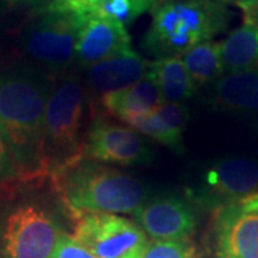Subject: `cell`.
Segmentation results:
<instances>
[{
    "label": "cell",
    "instance_id": "10",
    "mask_svg": "<svg viewBox=\"0 0 258 258\" xmlns=\"http://www.w3.org/2000/svg\"><path fill=\"white\" fill-rule=\"evenodd\" d=\"M218 258H258V191L214 211Z\"/></svg>",
    "mask_w": 258,
    "mask_h": 258
},
{
    "label": "cell",
    "instance_id": "12",
    "mask_svg": "<svg viewBox=\"0 0 258 258\" xmlns=\"http://www.w3.org/2000/svg\"><path fill=\"white\" fill-rule=\"evenodd\" d=\"M129 49H132L131 36L123 25L96 15L81 18L75 63L86 68Z\"/></svg>",
    "mask_w": 258,
    "mask_h": 258
},
{
    "label": "cell",
    "instance_id": "7",
    "mask_svg": "<svg viewBox=\"0 0 258 258\" xmlns=\"http://www.w3.org/2000/svg\"><path fill=\"white\" fill-rule=\"evenodd\" d=\"M74 237L96 258H144L148 237L123 215L86 214L74 222Z\"/></svg>",
    "mask_w": 258,
    "mask_h": 258
},
{
    "label": "cell",
    "instance_id": "11",
    "mask_svg": "<svg viewBox=\"0 0 258 258\" xmlns=\"http://www.w3.org/2000/svg\"><path fill=\"white\" fill-rule=\"evenodd\" d=\"M132 217L154 241L189 240L198 224L192 201L176 195L149 198Z\"/></svg>",
    "mask_w": 258,
    "mask_h": 258
},
{
    "label": "cell",
    "instance_id": "6",
    "mask_svg": "<svg viewBox=\"0 0 258 258\" xmlns=\"http://www.w3.org/2000/svg\"><path fill=\"white\" fill-rule=\"evenodd\" d=\"M81 18L49 10L35 9L22 25L18 47L23 62L37 68L50 78H59L71 71Z\"/></svg>",
    "mask_w": 258,
    "mask_h": 258
},
{
    "label": "cell",
    "instance_id": "19",
    "mask_svg": "<svg viewBox=\"0 0 258 258\" xmlns=\"http://www.w3.org/2000/svg\"><path fill=\"white\" fill-rule=\"evenodd\" d=\"M125 125L135 129L142 137L154 139L161 145L169 148L175 152H181L184 148L182 145L184 135H179L174 129L169 128L165 120L158 115L157 111L148 112V113L138 115L135 118H131L125 122Z\"/></svg>",
    "mask_w": 258,
    "mask_h": 258
},
{
    "label": "cell",
    "instance_id": "18",
    "mask_svg": "<svg viewBox=\"0 0 258 258\" xmlns=\"http://www.w3.org/2000/svg\"><path fill=\"white\" fill-rule=\"evenodd\" d=\"M179 57L182 59L197 89L208 83L217 82L225 75L220 42L208 40L200 43Z\"/></svg>",
    "mask_w": 258,
    "mask_h": 258
},
{
    "label": "cell",
    "instance_id": "24",
    "mask_svg": "<svg viewBox=\"0 0 258 258\" xmlns=\"http://www.w3.org/2000/svg\"><path fill=\"white\" fill-rule=\"evenodd\" d=\"M103 0H52L46 8L52 12L72 15L76 18H85L93 13L96 6Z\"/></svg>",
    "mask_w": 258,
    "mask_h": 258
},
{
    "label": "cell",
    "instance_id": "22",
    "mask_svg": "<svg viewBox=\"0 0 258 258\" xmlns=\"http://www.w3.org/2000/svg\"><path fill=\"white\" fill-rule=\"evenodd\" d=\"M144 258H198V251L191 240L151 241Z\"/></svg>",
    "mask_w": 258,
    "mask_h": 258
},
{
    "label": "cell",
    "instance_id": "14",
    "mask_svg": "<svg viewBox=\"0 0 258 258\" xmlns=\"http://www.w3.org/2000/svg\"><path fill=\"white\" fill-rule=\"evenodd\" d=\"M162 103L164 102L157 83L147 75L144 79L129 88L102 95L99 98V105L91 102V106L125 123L131 118L155 111Z\"/></svg>",
    "mask_w": 258,
    "mask_h": 258
},
{
    "label": "cell",
    "instance_id": "3",
    "mask_svg": "<svg viewBox=\"0 0 258 258\" xmlns=\"http://www.w3.org/2000/svg\"><path fill=\"white\" fill-rule=\"evenodd\" d=\"M45 184L22 182L0 189V258H52L63 232L57 220L62 207L39 192Z\"/></svg>",
    "mask_w": 258,
    "mask_h": 258
},
{
    "label": "cell",
    "instance_id": "26",
    "mask_svg": "<svg viewBox=\"0 0 258 258\" xmlns=\"http://www.w3.org/2000/svg\"><path fill=\"white\" fill-rule=\"evenodd\" d=\"M215 2L221 3L224 6H228V5L237 6V8H240V9L244 12V10H247L248 8H251L257 0H215Z\"/></svg>",
    "mask_w": 258,
    "mask_h": 258
},
{
    "label": "cell",
    "instance_id": "21",
    "mask_svg": "<svg viewBox=\"0 0 258 258\" xmlns=\"http://www.w3.org/2000/svg\"><path fill=\"white\" fill-rule=\"evenodd\" d=\"M23 182V172L20 169L15 151L9 139L0 128V189Z\"/></svg>",
    "mask_w": 258,
    "mask_h": 258
},
{
    "label": "cell",
    "instance_id": "13",
    "mask_svg": "<svg viewBox=\"0 0 258 258\" xmlns=\"http://www.w3.org/2000/svg\"><path fill=\"white\" fill-rule=\"evenodd\" d=\"M148 60L134 49L85 68L88 95H102L129 88L147 76Z\"/></svg>",
    "mask_w": 258,
    "mask_h": 258
},
{
    "label": "cell",
    "instance_id": "15",
    "mask_svg": "<svg viewBox=\"0 0 258 258\" xmlns=\"http://www.w3.org/2000/svg\"><path fill=\"white\" fill-rule=\"evenodd\" d=\"M214 105L234 112L258 111V68L225 74L214 82Z\"/></svg>",
    "mask_w": 258,
    "mask_h": 258
},
{
    "label": "cell",
    "instance_id": "5",
    "mask_svg": "<svg viewBox=\"0 0 258 258\" xmlns=\"http://www.w3.org/2000/svg\"><path fill=\"white\" fill-rule=\"evenodd\" d=\"M91 101L83 79L69 71L56 78L43 119L42 155L47 178L82 159ZM91 118V116H89Z\"/></svg>",
    "mask_w": 258,
    "mask_h": 258
},
{
    "label": "cell",
    "instance_id": "4",
    "mask_svg": "<svg viewBox=\"0 0 258 258\" xmlns=\"http://www.w3.org/2000/svg\"><path fill=\"white\" fill-rule=\"evenodd\" d=\"M142 47L155 59L179 57L224 32L231 20L227 6L215 0H158Z\"/></svg>",
    "mask_w": 258,
    "mask_h": 258
},
{
    "label": "cell",
    "instance_id": "27",
    "mask_svg": "<svg viewBox=\"0 0 258 258\" xmlns=\"http://www.w3.org/2000/svg\"><path fill=\"white\" fill-rule=\"evenodd\" d=\"M244 22H251L258 28V0L247 10H244Z\"/></svg>",
    "mask_w": 258,
    "mask_h": 258
},
{
    "label": "cell",
    "instance_id": "23",
    "mask_svg": "<svg viewBox=\"0 0 258 258\" xmlns=\"http://www.w3.org/2000/svg\"><path fill=\"white\" fill-rule=\"evenodd\" d=\"M155 111L169 128L174 129L179 135H184L185 128L189 122V109L185 103H162Z\"/></svg>",
    "mask_w": 258,
    "mask_h": 258
},
{
    "label": "cell",
    "instance_id": "1",
    "mask_svg": "<svg viewBox=\"0 0 258 258\" xmlns=\"http://www.w3.org/2000/svg\"><path fill=\"white\" fill-rule=\"evenodd\" d=\"M55 79L26 62L0 71V128L15 151L23 182H46L42 134Z\"/></svg>",
    "mask_w": 258,
    "mask_h": 258
},
{
    "label": "cell",
    "instance_id": "28",
    "mask_svg": "<svg viewBox=\"0 0 258 258\" xmlns=\"http://www.w3.org/2000/svg\"><path fill=\"white\" fill-rule=\"evenodd\" d=\"M13 2H18L20 5H26V6L35 8V9H40V8L49 5L52 0H13Z\"/></svg>",
    "mask_w": 258,
    "mask_h": 258
},
{
    "label": "cell",
    "instance_id": "29",
    "mask_svg": "<svg viewBox=\"0 0 258 258\" xmlns=\"http://www.w3.org/2000/svg\"><path fill=\"white\" fill-rule=\"evenodd\" d=\"M138 2L142 5V6H144V8H145V9L151 10V8L157 3L158 0H138Z\"/></svg>",
    "mask_w": 258,
    "mask_h": 258
},
{
    "label": "cell",
    "instance_id": "2",
    "mask_svg": "<svg viewBox=\"0 0 258 258\" xmlns=\"http://www.w3.org/2000/svg\"><path fill=\"white\" fill-rule=\"evenodd\" d=\"M47 185L72 221L86 214H131L147 203L145 185L115 166L79 159L47 178Z\"/></svg>",
    "mask_w": 258,
    "mask_h": 258
},
{
    "label": "cell",
    "instance_id": "20",
    "mask_svg": "<svg viewBox=\"0 0 258 258\" xmlns=\"http://www.w3.org/2000/svg\"><path fill=\"white\" fill-rule=\"evenodd\" d=\"M145 12L147 9L138 0H103L91 15L111 19L126 28Z\"/></svg>",
    "mask_w": 258,
    "mask_h": 258
},
{
    "label": "cell",
    "instance_id": "17",
    "mask_svg": "<svg viewBox=\"0 0 258 258\" xmlns=\"http://www.w3.org/2000/svg\"><path fill=\"white\" fill-rule=\"evenodd\" d=\"M221 45V57L225 74H237L258 68V28L244 22L234 29Z\"/></svg>",
    "mask_w": 258,
    "mask_h": 258
},
{
    "label": "cell",
    "instance_id": "8",
    "mask_svg": "<svg viewBox=\"0 0 258 258\" xmlns=\"http://www.w3.org/2000/svg\"><path fill=\"white\" fill-rule=\"evenodd\" d=\"M144 138L134 128L91 106L82 158L106 165H147L152 162L154 152Z\"/></svg>",
    "mask_w": 258,
    "mask_h": 258
},
{
    "label": "cell",
    "instance_id": "9",
    "mask_svg": "<svg viewBox=\"0 0 258 258\" xmlns=\"http://www.w3.org/2000/svg\"><path fill=\"white\" fill-rule=\"evenodd\" d=\"M257 191V162L248 158L228 157L205 171L200 185L189 192V200L214 212Z\"/></svg>",
    "mask_w": 258,
    "mask_h": 258
},
{
    "label": "cell",
    "instance_id": "25",
    "mask_svg": "<svg viewBox=\"0 0 258 258\" xmlns=\"http://www.w3.org/2000/svg\"><path fill=\"white\" fill-rule=\"evenodd\" d=\"M52 258H96L92 252H89L83 245L75 240L74 235L62 232L56 248L52 254Z\"/></svg>",
    "mask_w": 258,
    "mask_h": 258
},
{
    "label": "cell",
    "instance_id": "16",
    "mask_svg": "<svg viewBox=\"0 0 258 258\" xmlns=\"http://www.w3.org/2000/svg\"><path fill=\"white\" fill-rule=\"evenodd\" d=\"M147 75L157 83L164 103H185L197 91L181 57H164L148 62Z\"/></svg>",
    "mask_w": 258,
    "mask_h": 258
}]
</instances>
